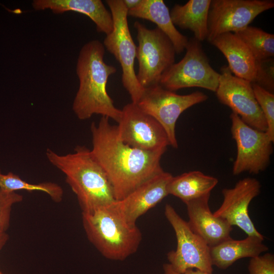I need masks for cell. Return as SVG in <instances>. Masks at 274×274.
Segmentation results:
<instances>
[{
    "label": "cell",
    "instance_id": "7402d4cb",
    "mask_svg": "<svg viewBox=\"0 0 274 274\" xmlns=\"http://www.w3.org/2000/svg\"><path fill=\"white\" fill-rule=\"evenodd\" d=\"M218 180L198 170L191 171L172 178L167 187L168 194L188 202L211 194Z\"/></svg>",
    "mask_w": 274,
    "mask_h": 274
},
{
    "label": "cell",
    "instance_id": "5bb4252c",
    "mask_svg": "<svg viewBox=\"0 0 274 274\" xmlns=\"http://www.w3.org/2000/svg\"><path fill=\"white\" fill-rule=\"evenodd\" d=\"M261 187L258 180L247 177L239 180L233 188L222 189L223 202L213 214L224 219L231 226H237L248 236L264 239L256 229L248 213L249 206L259 195Z\"/></svg>",
    "mask_w": 274,
    "mask_h": 274
},
{
    "label": "cell",
    "instance_id": "484cf974",
    "mask_svg": "<svg viewBox=\"0 0 274 274\" xmlns=\"http://www.w3.org/2000/svg\"><path fill=\"white\" fill-rule=\"evenodd\" d=\"M23 196L16 192L0 189V232H6L9 227L12 207L23 200Z\"/></svg>",
    "mask_w": 274,
    "mask_h": 274
},
{
    "label": "cell",
    "instance_id": "ac0fdd59",
    "mask_svg": "<svg viewBox=\"0 0 274 274\" xmlns=\"http://www.w3.org/2000/svg\"><path fill=\"white\" fill-rule=\"evenodd\" d=\"M211 43L226 57L227 65L236 77L253 83L257 72V62L245 43L234 33L216 37Z\"/></svg>",
    "mask_w": 274,
    "mask_h": 274
},
{
    "label": "cell",
    "instance_id": "2e32d148",
    "mask_svg": "<svg viewBox=\"0 0 274 274\" xmlns=\"http://www.w3.org/2000/svg\"><path fill=\"white\" fill-rule=\"evenodd\" d=\"M211 194L192 200L186 203L192 231L210 247L217 245L231 237L233 228L227 222L215 216L210 210L209 200Z\"/></svg>",
    "mask_w": 274,
    "mask_h": 274
},
{
    "label": "cell",
    "instance_id": "4fadbf2b",
    "mask_svg": "<svg viewBox=\"0 0 274 274\" xmlns=\"http://www.w3.org/2000/svg\"><path fill=\"white\" fill-rule=\"evenodd\" d=\"M220 71L215 92L219 101L229 107L246 124L265 132L266 122L255 96L252 83L235 76L227 65L222 66Z\"/></svg>",
    "mask_w": 274,
    "mask_h": 274
},
{
    "label": "cell",
    "instance_id": "83f0119b",
    "mask_svg": "<svg viewBox=\"0 0 274 274\" xmlns=\"http://www.w3.org/2000/svg\"><path fill=\"white\" fill-rule=\"evenodd\" d=\"M249 274H274V256L270 253L251 258Z\"/></svg>",
    "mask_w": 274,
    "mask_h": 274
},
{
    "label": "cell",
    "instance_id": "8fae6325",
    "mask_svg": "<svg viewBox=\"0 0 274 274\" xmlns=\"http://www.w3.org/2000/svg\"><path fill=\"white\" fill-rule=\"evenodd\" d=\"M273 7L272 0H211L207 40L211 43L220 35L238 31Z\"/></svg>",
    "mask_w": 274,
    "mask_h": 274
},
{
    "label": "cell",
    "instance_id": "ba28073f",
    "mask_svg": "<svg viewBox=\"0 0 274 274\" xmlns=\"http://www.w3.org/2000/svg\"><path fill=\"white\" fill-rule=\"evenodd\" d=\"M208 98L207 95L198 91L180 95L158 84L145 88L136 105L160 124L167 135L169 145L177 148L175 129L178 119L184 111Z\"/></svg>",
    "mask_w": 274,
    "mask_h": 274
},
{
    "label": "cell",
    "instance_id": "f546056e",
    "mask_svg": "<svg viewBox=\"0 0 274 274\" xmlns=\"http://www.w3.org/2000/svg\"><path fill=\"white\" fill-rule=\"evenodd\" d=\"M141 0H123V3L127 10L133 9L136 7Z\"/></svg>",
    "mask_w": 274,
    "mask_h": 274
},
{
    "label": "cell",
    "instance_id": "f1b7e54d",
    "mask_svg": "<svg viewBox=\"0 0 274 274\" xmlns=\"http://www.w3.org/2000/svg\"><path fill=\"white\" fill-rule=\"evenodd\" d=\"M163 269L164 274H212L198 269L193 270V269H188L183 273H179L175 271L169 263H164L163 265Z\"/></svg>",
    "mask_w": 274,
    "mask_h": 274
},
{
    "label": "cell",
    "instance_id": "ffe728a7",
    "mask_svg": "<svg viewBox=\"0 0 274 274\" xmlns=\"http://www.w3.org/2000/svg\"><path fill=\"white\" fill-rule=\"evenodd\" d=\"M263 241L264 238L256 236H248L241 240L230 238L210 247L212 265L225 269L241 258L259 256L268 250Z\"/></svg>",
    "mask_w": 274,
    "mask_h": 274
},
{
    "label": "cell",
    "instance_id": "44dd1931",
    "mask_svg": "<svg viewBox=\"0 0 274 274\" xmlns=\"http://www.w3.org/2000/svg\"><path fill=\"white\" fill-rule=\"evenodd\" d=\"M211 0H189L185 4H176L170 11L174 24L189 29L199 42L207 39L208 21Z\"/></svg>",
    "mask_w": 274,
    "mask_h": 274
},
{
    "label": "cell",
    "instance_id": "3957f363",
    "mask_svg": "<svg viewBox=\"0 0 274 274\" xmlns=\"http://www.w3.org/2000/svg\"><path fill=\"white\" fill-rule=\"evenodd\" d=\"M46 155L49 162L64 175L82 213L93 212L116 200L107 175L90 149L77 146L72 153L61 155L47 149Z\"/></svg>",
    "mask_w": 274,
    "mask_h": 274
},
{
    "label": "cell",
    "instance_id": "9a60e30c",
    "mask_svg": "<svg viewBox=\"0 0 274 274\" xmlns=\"http://www.w3.org/2000/svg\"><path fill=\"white\" fill-rule=\"evenodd\" d=\"M173 177L164 170L152 177L112 207L128 224L135 226L141 216L168 195L167 187Z\"/></svg>",
    "mask_w": 274,
    "mask_h": 274
},
{
    "label": "cell",
    "instance_id": "6da1fadb",
    "mask_svg": "<svg viewBox=\"0 0 274 274\" xmlns=\"http://www.w3.org/2000/svg\"><path fill=\"white\" fill-rule=\"evenodd\" d=\"M90 130L91 154L107 175L116 200L163 171L160 160L165 151H144L125 144L109 118L102 116Z\"/></svg>",
    "mask_w": 274,
    "mask_h": 274
},
{
    "label": "cell",
    "instance_id": "4dcf8cb0",
    "mask_svg": "<svg viewBox=\"0 0 274 274\" xmlns=\"http://www.w3.org/2000/svg\"><path fill=\"white\" fill-rule=\"evenodd\" d=\"M9 239V235L7 232H0V250H1L4 246L7 243Z\"/></svg>",
    "mask_w": 274,
    "mask_h": 274
},
{
    "label": "cell",
    "instance_id": "7c38bea8",
    "mask_svg": "<svg viewBox=\"0 0 274 274\" xmlns=\"http://www.w3.org/2000/svg\"><path fill=\"white\" fill-rule=\"evenodd\" d=\"M117 125L121 140L128 146L147 151H166L169 145L167 135L160 124L133 102L121 110Z\"/></svg>",
    "mask_w": 274,
    "mask_h": 274
},
{
    "label": "cell",
    "instance_id": "52a82bcc",
    "mask_svg": "<svg viewBox=\"0 0 274 274\" xmlns=\"http://www.w3.org/2000/svg\"><path fill=\"white\" fill-rule=\"evenodd\" d=\"M185 50L184 57L162 75L159 84L174 92L190 87L216 92L220 74L210 65L200 42L194 38L189 39Z\"/></svg>",
    "mask_w": 274,
    "mask_h": 274
},
{
    "label": "cell",
    "instance_id": "d4e9b609",
    "mask_svg": "<svg viewBox=\"0 0 274 274\" xmlns=\"http://www.w3.org/2000/svg\"><path fill=\"white\" fill-rule=\"evenodd\" d=\"M257 101L264 116L267 129L265 131L271 142L274 141V94L259 85L252 84Z\"/></svg>",
    "mask_w": 274,
    "mask_h": 274
},
{
    "label": "cell",
    "instance_id": "1f68e13d",
    "mask_svg": "<svg viewBox=\"0 0 274 274\" xmlns=\"http://www.w3.org/2000/svg\"><path fill=\"white\" fill-rule=\"evenodd\" d=\"M0 274H4L2 271H0Z\"/></svg>",
    "mask_w": 274,
    "mask_h": 274
},
{
    "label": "cell",
    "instance_id": "277c9868",
    "mask_svg": "<svg viewBox=\"0 0 274 274\" xmlns=\"http://www.w3.org/2000/svg\"><path fill=\"white\" fill-rule=\"evenodd\" d=\"M112 204L82 213V224L88 240L104 257L121 261L137 251L142 234L136 225L124 221Z\"/></svg>",
    "mask_w": 274,
    "mask_h": 274
},
{
    "label": "cell",
    "instance_id": "cb8c5ba5",
    "mask_svg": "<svg viewBox=\"0 0 274 274\" xmlns=\"http://www.w3.org/2000/svg\"><path fill=\"white\" fill-rule=\"evenodd\" d=\"M0 189L8 192L25 190L29 192L40 191L46 193L55 202L62 201L63 190L58 184L51 182L37 184L28 183L12 173H2L0 169Z\"/></svg>",
    "mask_w": 274,
    "mask_h": 274
},
{
    "label": "cell",
    "instance_id": "9c48e42d",
    "mask_svg": "<svg viewBox=\"0 0 274 274\" xmlns=\"http://www.w3.org/2000/svg\"><path fill=\"white\" fill-rule=\"evenodd\" d=\"M164 215L177 238L176 249L167 254L168 263L172 269L179 273L194 268L212 273L213 265L210 247L192 231L188 222L181 217L170 204H165Z\"/></svg>",
    "mask_w": 274,
    "mask_h": 274
},
{
    "label": "cell",
    "instance_id": "d6986e66",
    "mask_svg": "<svg viewBox=\"0 0 274 274\" xmlns=\"http://www.w3.org/2000/svg\"><path fill=\"white\" fill-rule=\"evenodd\" d=\"M127 15L155 23L170 40L176 53L180 54L185 50L189 39L176 28L163 1L141 0L136 7L127 11Z\"/></svg>",
    "mask_w": 274,
    "mask_h": 274
},
{
    "label": "cell",
    "instance_id": "e0dca14e",
    "mask_svg": "<svg viewBox=\"0 0 274 274\" xmlns=\"http://www.w3.org/2000/svg\"><path fill=\"white\" fill-rule=\"evenodd\" d=\"M32 6L36 11L49 9L55 14L67 11L80 13L93 21L98 32L106 35L113 29L111 13L100 0H35Z\"/></svg>",
    "mask_w": 274,
    "mask_h": 274
},
{
    "label": "cell",
    "instance_id": "8992f818",
    "mask_svg": "<svg viewBox=\"0 0 274 274\" xmlns=\"http://www.w3.org/2000/svg\"><path fill=\"white\" fill-rule=\"evenodd\" d=\"M134 27L139 43L136 53L138 80L144 88L158 85L162 75L175 63L174 47L157 27L149 29L139 21L134 22Z\"/></svg>",
    "mask_w": 274,
    "mask_h": 274
},
{
    "label": "cell",
    "instance_id": "30bf717a",
    "mask_svg": "<svg viewBox=\"0 0 274 274\" xmlns=\"http://www.w3.org/2000/svg\"><path fill=\"white\" fill-rule=\"evenodd\" d=\"M230 118L231 133L237 147L233 175L244 172L258 174L264 171L270 162L272 142L265 131L246 124L236 114L232 112Z\"/></svg>",
    "mask_w": 274,
    "mask_h": 274
},
{
    "label": "cell",
    "instance_id": "5b68a950",
    "mask_svg": "<svg viewBox=\"0 0 274 274\" xmlns=\"http://www.w3.org/2000/svg\"><path fill=\"white\" fill-rule=\"evenodd\" d=\"M113 20V29L106 35L102 43L122 68V84L129 94L132 102L136 104L145 88L139 83L134 71L136 46L128 24L127 9L123 0H107Z\"/></svg>",
    "mask_w": 274,
    "mask_h": 274
},
{
    "label": "cell",
    "instance_id": "7a4b0ae2",
    "mask_svg": "<svg viewBox=\"0 0 274 274\" xmlns=\"http://www.w3.org/2000/svg\"><path fill=\"white\" fill-rule=\"evenodd\" d=\"M105 48L97 40L86 43L81 48L76 65L79 86L72 108L81 120L98 114L118 123L121 110L114 106L106 89L109 77L116 73L117 69L104 61Z\"/></svg>",
    "mask_w": 274,
    "mask_h": 274
},
{
    "label": "cell",
    "instance_id": "4316f807",
    "mask_svg": "<svg viewBox=\"0 0 274 274\" xmlns=\"http://www.w3.org/2000/svg\"><path fill=\"white\" fill-rule=\"evenodd\" d=\"M255 84L268 91L273 93L274 76L273 59L272 58L258 61Z\"/></svg>",
    "mask_w": 274,
    "mask_h": 274
},
{
    "label": "cell",
    "instance_id": "603a6c76",
    "mask_svg": "<svg viewBox=\"0 0 274 274\" xmlns=\"http://www.w3.org/2000/svg\"><path fill=\"white\" fill-rule=\"evenodd\" d=\"M234 33L248 47L257 61L274 56L273 34L252 26Z\"/></svg>",
    "mask_w": 274,
    "mask_h": 274
}]
</instances>
